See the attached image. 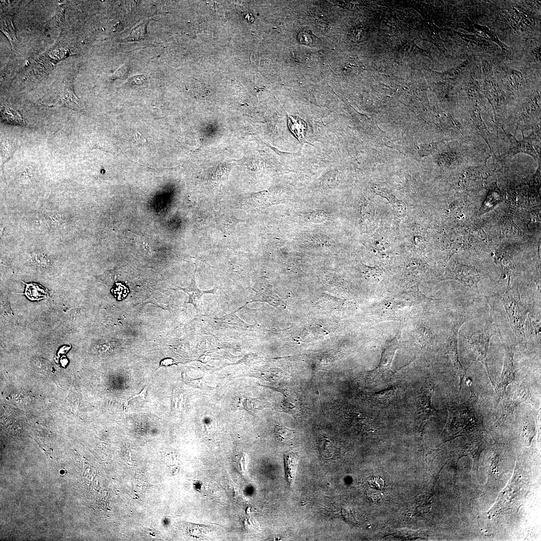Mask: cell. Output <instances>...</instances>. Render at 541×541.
Instances as JSON below:
<instances>
[{"instance_id": "1", "label": "cell", "mask_w": 541, "mask_h": 541, "mask_svg": "<svg viewBox=\"0 0 541 541\" xmlns=\"http://www.w3.org/2000/svg\"><path fill=\"white\" fill-rule=\"evenodd\" d=\"M495 295L504 306L510 326L518 343L525 347V325L529 310L522 303L518 286H509L505 291L497 292Z\"/></svg>"}, {"instance_id": "2", "label": "cell", "mask_w": 541, "mask_h": 541, "mask_svg": "<svg viewBox=\"0 0 541 541\" xmlns=\"http://www.w3.org/2000/svg\"><path fill=\"white\" fill-rule=\"evenodd\" d=\"M450 426L463 427L464 430H470L482 426L483 416L481 414L478 397L471 391L467 401L462 404H448Z\"/></svg>"}, {"instance_id": "3", "label": "cell", "mask_w": 541, "mask_h": 541, "mask_svg": "<svg viewBox=\"0 0 541 541\" xmlns=\"http://www.w3.org/2000/svg\"><path fill=\"white\" fill-rule=\"evenodd\" d=\"M495 335L501 336L493 323L490 314L482 330L474 332L466 337L467 344L475 360L484 364L489 377L487 357L491 338Z\"/></svg>"}, {"instance_id": "4", "label": "cell", "mask_w": 541, "mask_h": 541, "mask_svg": "<svg viewBox=\"0 0 541 541\" xmlns=\"http://www.w3.org/2000/svg\"><path fill=\"white\" fill-rule=\"evenodd\" d=\"M397 348L396 345L393 344L384 350L378 366L368 372L365 377L368 383L377 385L390 380L394 374L391 365Z\"/></svg>"}, {"instance_id": "5", "label": "cell", "mask_w": 541, "mask_h": 541, "mask_svg": "<svg viewBox=\"0 0 541 541\" xmlns=\"http://www.w3.org/2000/svg\"><path fill=\"white\" fill-rule=\"evenodd\" d=\"M433 387L429 382H425L420 392L416 397V422L420 426L431 416H438V410L431 405V398Z\"/></svg>"}, {"instance_id": "6", "label": "cell", "mask_w": 541, "mask_h": 541, "mask_svg": "<svg viewBox=\"0 0 541 541\" xmlns=\"http://www.w3.org/2000/svg\"><path fill=\"white\" fill-rule=\"evenodd\" d=\"M469 320V317L462 315L455 322L447 340V350L460 379V390L466 374L459 360L458 352V334L461 326Z\"/></svg>"}, {"instance_id": "7", "label": "cell", "mask_w": 541, "mask_h": 541, "mask_svg": "<svg viewBox=\"0 0 541 541\" xmlns=\"http://www.w3.org/2000/svg\"><path fill=\"white\" fill-rule=\"evenodd\" d=\"M482 276L481 272L476 267L459 263L445 277V279L456 280L466 287L477 289V284Z\"/></svg>"}, {"instance_id": "8", "label": "cell", "mask_w": 541, "mask_h": 541, "mask_svg": "<svg viewBox=\"0 0 541 541\" xmlns=\"http://www.w3.org/2000/svg\"><path fill=\"white\" fill-rule=\"evenodd\" d=\"M505 354L504 359L503 369L501 375L500 383L497 386L496 392L498 396V400L496 407L499 401L505 396H506V387L508 385L512 383L515 380V366L513 362V352L510 347L507 349L504 346Z\"/></svg>"}, {"instance_id": "9", "label": "cell", "mask_w": 541, "mask_h": 541, "mask_svg": "<svg viewBox=\"0 0 541 541\" xmlns=\"http://www.w3.org/2000/svg\"><path fill=\"white\" fill-rule=\"evenodd\" d=\"M528 394V389L527 388L522 387L516 391L512 397L507 398L503 401V409L500 419L502 420L506 419L516 407L527 399Z\"/></svg>"}, {"instance_id": "10", "label": "cell", "mask_w": 541, "mask_h": 541, "mask_svg": "<svg viewBox=\"0 0 541 541\" xmlns=\"http://www.w3.org/2000/svg\"><path fill=\"white\" fill-rule=\"evenodd\" d=\"M396 392V388L391 387L375 393H370L368 397L377 406H387L394 401Z\"/></svg>"}, {"instance_id": "11", "label": "cell", "mask_w": 541, "mask_h": 541, "mask_svg": "<svg viewBox=\"0 0 541 541\" xmlns=\"http://www.w3.org/2000/svg\"><path fill=\"white\" fill-rule=\"evenodd\" d=\"M373 188L375 192L386 198L391 203L394 213L398 217L402 218L405 217L406 214V206L402 201L396 198L387 189L381 188L379 186H375Z\"/></svg>"}, {"instance_id": "12", "label": "cell", "mask_w": 541, "mask_h": 541, "mask_svg": "<svg viewBox=\"0 0 541 541\" xmlns=\"http://www.w3.org/2000/svg\"><path fill=\"white\" fill-rule=\"evenodd\" d=\"M284 458L287 480L290 485H292L298 463L299 455L294 452H290L284 454Z\"/></svg>"}, {"instance_id": "13", "label": "cell", "mask_w": 541, "mask_h": 541, "mask_svg": "<svg viewBox=\"0 0 541 541\" xmlns=\"http://www.w3.org/2000/svg\"><path fill=\"white\" fill-rule=\"evenodd\" d=\"M23 283L26 286L24 294L31 301H39L49 297L48 290L40 285L35 283Z\"/></svg>"}, {"instance_id": "14", "label": "cell", "mask_w": 541, "mask_h": 541, "mask_svg": "<svg viewBox=\"0 0 541 541\" xmlns=\"http://www.w3.org/2000/svg\"><path fill=\"white\" fill-rule=\"evenodd\" d=\"M290 129L296 137L302 141L305 137L307 129L306 122L301 118L295 116H290L289 119Z\"/></svg>"}, {"instance_id": "15", "label": "cell", "mask_w": 541, "mask_h": 541, "mask_svg": "<svg viewBox=\"0 0 541 541\" xmlns=\"http://www.w3.org/2000/svg\"><path fill=\"white\" fill-rule=\"evenodd\" d=\"M2 118L7 123L14 125H24L25 121L19 112L7 106L1 108Z\"/></svg>"}, {"instance_id": "16", "label": "cell", "mask_w": 541, "mask_h": 541, "mask_svg": "<svg viewBox=\"0 0 541 541\" xmlns=\"http://www.w3.org/2000/svg\"><path fill=\"white\" fill-rule=\"evenodd\" d=\"M416 334L418 341L423 346L430 345L433 338L431 331L425 327L419 328L416 331Z\"/></svg>"}, {"instance_id": "17", "label": "cell", "mask_w": 541, "mask_h": 541, "mask_svg": "<svg viewBox=\"0 0 541 541\" xmlns=\"http://www.w3.org/2000/svg\"><path fill=\"white\" fill-rule=\"evenodd\" d=\"M10 18L6 17L1 19V28L7 37L12 42L16 40L14 29L12 20Z\"/></svg>"}, {"instance_id": "18", "label": "cell", "mask_w": 541, "mask_h": 541, "mask_svg": "<svg viewBox=\"0 0 541 541\" xmlns=\"http://www.w3.org/2000/svg\"><path fill=\"white\" fill-rule=\"evenodd\" d=\"M365 273L371 281L377 283L380 282L383 277L382 270L378 266L366 267Z\"/></svg>"}, {"instance_id": "19", "label": "cell", "mask_w": 541, "mask_h": 541, "mask_svg": "<svg viewBox=\"0 0 541 541\" xmlns=\"http://www.w3.org/2000/svg\"><path fill=\"white\" fill-rule=\"evenodd\" d=\"M276 432L284 440H289L294 437L293 430L282 426L276 427Z\"/></svg>"}, {"instance_id": "20", "label": "cell", "mask_w": 541, "mask_h": 541, "mask_svg": "<svg viewBox=\"0 0 541 541\" xmlns=\"http://www.w3.org/2000/svg\"><path fill=\"white\" fill-rule=\"evenodd\" d=\"M147 389V387L146 386L143 388V389L142 390V391L139 394H138L137 395H134L133 397H132L131 398H130V399L126 400V402L125 403V405H124V410H126L127 409L128 403L129 401L130 400H132V399L135 398L136 397H140L142 399L144 400L145 399V396L146 395Z\"/></svg>"}, {"instance_id": "21", "label": "cell", "mask_w": 541, "mask_h": 541, "mask_svg": "<svg viewBox=\"0 0 541 541\" xmlns=\"http://www.w3.org/2000/svg\"><path fill=\"white\" fill-rule=\"evenodd\" d=\"M174 362L171 359H165L162 360L160 363V366H166L174 364Z\"/></svg>"}]
</instances>
